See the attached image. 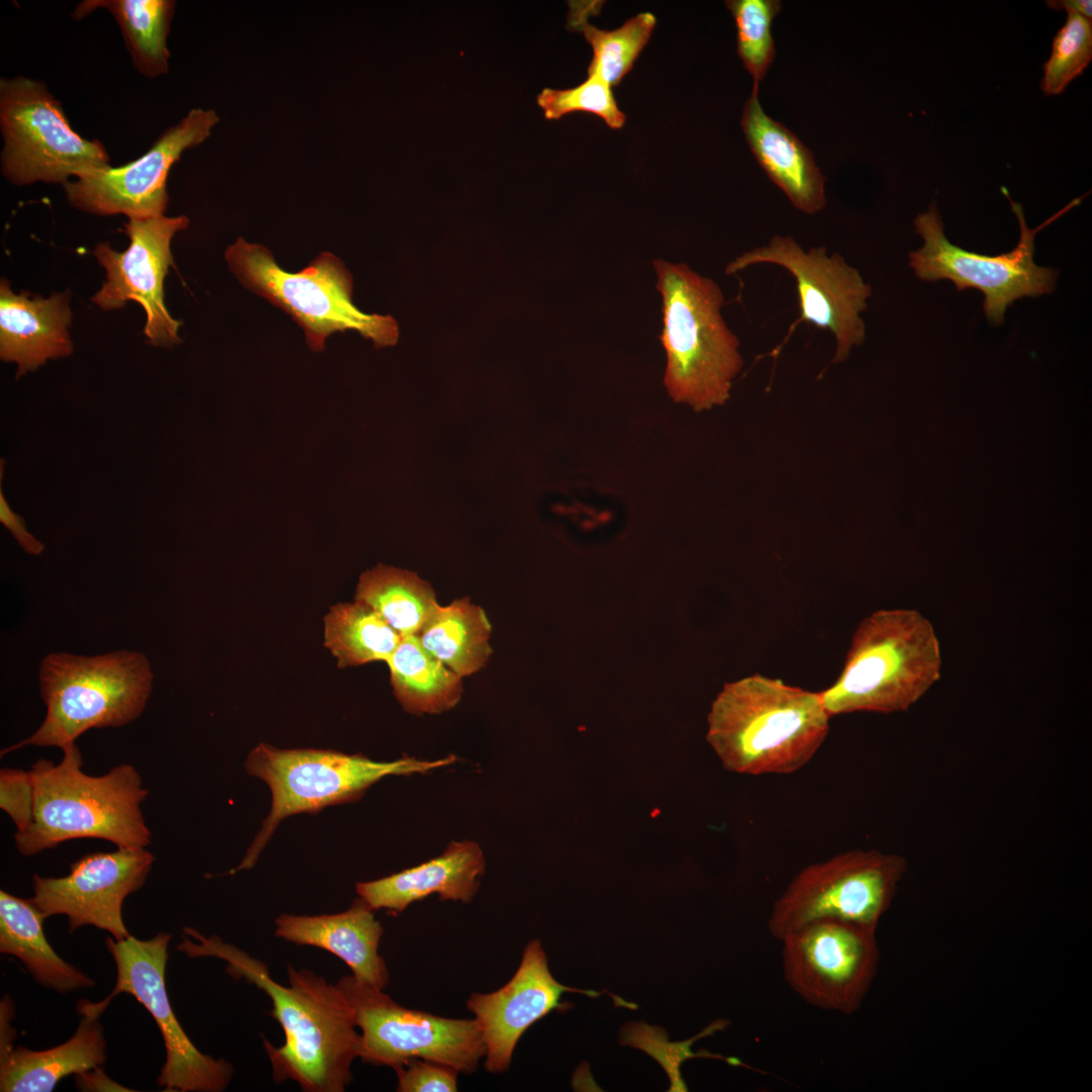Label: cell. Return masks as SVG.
<instances>
[{"label":"cell","instance_id":"1","mask_svg":"<svg viewBox=\"0 0 1092 1092\" xmlns=\"http://www.w3.org/2000/svg\"><path fill=\"white\" fill-rule=\"evenodd\" d=\"M178 950L190 959L216 958L226 972L265 992L271 1016L284 1032V1043L263 1045L275 1082H296L305 1092H343L352 1082L351 1065L359 1058L361 1035L350 1005L336 984L307 969L287 966L289 985L275 982L267 966L217 935L183 928Z\"/></svg>","mask_w":1092,"mask_h":1092},{"label":"cell","instance_id":"2","mask_svg":"<svg viewBox=\"0 0 1092 1092\" xmlns=\"http://www.w3.org/2000/svg\"><path fill=\"white\" fill-rule=\"evenodd\" d=\"M830 718L819 692L754 673L724 685L711 705L706 737L729 771L788 775L814 757Z\"/></svg>","mask_w":1092,"mask_h":1092},{"label":"cell","instance_id":"3","mask_svg":"<svg viewBox=\"0 0 1092 1092\" xmlns=\"http://www.w3.org/2000/svg\"><path fill=\"white\" fill-rule=\"evenodd\" d=\"M62 750L59 763L39 759L31 765L33 816L15 834L18 850L30 856L76 838L147 847L151 831L141 805L149 792L136 769L123 763L103 776H89L82 770L76 742Z\"/></svg>","mask_w":1092,"mask_h":1092},{"label":"cell","instance_id":"4","mask_svg":"<svg viewBox=\"0 0 1092 1092\" xmlns=\"http://www.w3.org/2000/svg\"><path fill=\"white\" fill-rule=\"evenodd\" d=\"M653 266L662 299L667 393L697 413L721 406L743 367L739 339L721 313L723 292L684 263L656 259Z\"/></svg>","mask_w":1092,"mask_h":1092},{"label":"cell","instance_id":"5","mask_svg":"<svg viewBox=\"0 0 1092 1092\" xmlns=\"http://www.w3.org/2000/svg\"><path fill=\"white\" fill-rule=\"evenodd\" d=\"M941 665L926 617L914 609H882L857 625L840 674L819 693L830 717L904 712L940 678Z\"/></svg>","mask_w":1092,"mask_h":1092},{"label":"cell","instance_id":"6","mask_svg":"<svg viewBox=\"0 0 1092 1092\" xmlns=\"http://www.w3.org/2000/svg\"><path fill=\"white\" fill-rule=\"evenodd\" d=\"M153 678L148 658L136 651L47 655L39 668L44 720L32 735L3 749L1 755L30 745L63 749L92 728L134 721L147 705Z\"/></svg>","mask_w":1092,"mask_h":1092},{"label":"cell","instance_id":"7","mask_svg":"<svg viewBox=\"0 0 1092 1092\" xmlns=\"http://www.w3.org/2000/svg\"><path fill=\"white\" fill-rule=\"evenodd\" d=\"M454 760V756L434 761L404 756L384 762L331 749H278L265 743L257 745L249 753L245 766L249 775L263 780L270 788L271 809L243 861L229 874L253 868L286 817L357 801L384 777L427 772Z\"/></svg>","mask_w":1092,"mask_h":1092},{"label":"cell","instance_id":"8","mask_svg":"<svg viewBox=\"0 0 1092 1092\" xmlns=\"http://www.w3.org/2000/svg\"><path fill=\"white\" fill-rule=\"evenodd\" d=\"M225 261L238 280L249 290L289 314L304 332L307 346L323 351L326 339L335 332L354 330L370 338L376 346L396 340L389 317L365 314L352 302V277L339 258L322 253L298 272L283 270L272 253L243 238L229 246Z\"/></svg>","mask_w":1092,"mask_h":1092},{"label":"cell","instance_id":"9","mask_svg":"<svg viewBox=\"0 0 1092 1092\" xmlns=\"http://www.w3.org/2000/svg\"><path fill=\"white\" fill-rule=\"evenodd\" d=\"M1 171L12 184L68 182L109 165L103 144L71 127L61 102L36 80H0Z\"/></svg>","mask_w":1092,"mask_h":1092},{"label":"cell","instance_id":"10","mask_svg":"<svg viewBox=\"0 0 1092 1092\" xmlns=\"http://www.w3.org/2000/svg\"><path fill=\"white\" fill-rule=\"evenodd\" d=\"M1001 189L1020 226L1018 244L1011 252L987 256L953 245L945 237L939 212L932 203L926 212L918 214L914 220L915 230L922 237L924 245L909 254V265L920 280L947 279L956 284L958 290H981L985 295V314L994 325L1004 321L1007 307L1016 299L1036 297L1055 289L1057 272L1037 266L1033 261L1034 237L1038 231L1081 202V198L1074 199L1040 225L1030 230L1025 222L1022 205L1011 199L1006 188Z\"/></svg>","mask_w":1092,"mask_h":1092},{"label":"cell","instance_id":"11","mask_svg":"<svg viewBox=\"0 0 1092 1092\" xmlns=\"http://www.w3.org/2000/svg\"><path fill=\"white\" fill-rule=\"evenodd\" d=\"M907 869L906 859L876 849L848 850L802 869L775 902L767 927L781 940L816 920L877 930Z\"/></svg>","mask_w":1092,"mask_h":1092},{"label":"cell","instance_id":"12","mask_svg":"<svg viewBox=\"0 0 1092 1092\" xmlns=\"http://www.w3.org/2000/svg\"><path fill=\"white\" fill-rule=\"evenodd\" d=\"M336 985L361 1029L359 1058L393 1070L412 1059L449 1066L459 1073L476 1071L485 1056L475 1019L446 1018L398 1005L382 989L343 976Z\"/></svg>","mask_w":1092,"mask_h":1092},{"label":"cell","instance_id":"13","mask_svg":"<svg viewBox=\"0 0 1092 1092\" xmlns=\"http://www.w3.org/2000/svg\"><path fill=\"white\" fill-rule=\"evenodd\" d=\"M758 264L786 269L797 284L799 324L828 331L835 341L832 363L844 362L866 338L860 314L868 306L872 288L859 271L838 253L825 247L805 250L790 236H774L766 245L751 249L731 261L727 274Z\"/></svg>","mask_w":1092,"mask_h":1092},{"label":"cell","instance_id":"14","mask_svg":"<svg viewBox=\"0 0 1092 1092\" xmlns=\"http://www.w3.org/2000/svg\"><path fill=\"white\" fill-rule=\"evenodd\" d=\"M170 933L150 939L107 937L105 944L116 967L111 993L133 996L150 1012L162 1034L166 1060L157 1083L167 1092H221L231 1083L234 1068L224 1059L202 1054L178 1021L166 989L165 974Z\"/></svg>","mask_w":1092,"mask_h":1092},{"label":"cell","instance_id":"15","mask_svg":"<svg viewBox=\"0 0 1092 1092\" xmlns=\"http://www.w3.org/2000/svg\"><path fill=\"white\" fill-rule=\"evenodd\" d=\"M876 931L840 920H816L789 931L780 940L786 982L814 1007L852 1014L877 976Z\"/></svg>","mask_w":1092,"mask_h":1092},{"label":"cell","instance_id":"16","mask_svg":"<svg viewBox=\"0 0 1092 1092\" xmlns=\"http://www.w3.org/2000/svg\"><path fill=\"white\" fill-rule=\"evenodd\" d=\"M218 121L212 109H191L140 158L65 183L68 201L75 208L96 215L124 214L128 218L164 215L169 201L167 178L171 167L186 150L203 143Z\"/></svg>","mask_w":1092,"mask_h":1092},{"label":"cell","instance_id":"17","mask_svg":"<svg viewBox=\"0 0 1092 1092\" xmlns=\"http://www.w3.org/2000/svg\"><path fill=\"white\" fill-rule=\"evenodd\" d=\"M188 225L185 215L128 218L124 223L129 239L125 251H115L109 243H99L93 251L106 279L92 301L103 310L136 301L146 312L144 334L155 347L171 348L181 342V323L169 313L164 301V280L174 265L171 241Z\"/></svg>","mask_w":1092,"mask_h":1092},{"label":"cell","instance_id":"18","mask_svg":"<svg viewBox=\"0 0 1092 1092\" xmlns=\"http://www.w3.org/2000/svg\"><path fill=\"white\" fill-rule=\"evenodd\" d=\"M155 856L146 847L87 854L61 878L33 876L30 898L44 918L65 915L70 933L91 925L115 940L130 936L122 919L125 898L145 884Z\"/></svg>","mask_w":1092,"mask_h":1092},{"label":"cell","instance_id":"19","mask_svg":"<svg viewBox=\"0 0 1092 1092\" xmlns=\"http://www.w3.org/2000/svg\"><path fill=\"white\" fill-rule=\"evenodd\" d=\"M599 997L602 992L581 990L554 979L540 941L532 940L512 979L490 993H473L467 1008L474 1014L485 1046L484 1067L489 1073H504L523 1033L553 1010L566 1009L563 993Z\"/></svg>","mask_w":1092,"mask_h":1092},{"label":"cell","instance_id":"20","mask_svg":"<svg viewBox=\"0 0 1092 1092\" xmlns=\"http://www.w3.org/2000/svg\"><path fill=\"white\" fill-rule=\"evenodd\" d=\"M70 291L49 297L16 294L6 279L0 282V358L17 365L16 378L36 370L50 359L73 352Z\"/></svg>","mask_w":1092,"mask_h":1092},{"label":"cell","instance_id":"21","mask_svg":"<svg viewBox=\"0 0 1092 1092\" xmlns=\"http://www.w3.org/2000/svg\"><path fill=\"white\" fill-rule=\"evenodd\" d=\"M81 1000L78 1027L67 1041L32 1051L13 1043L0 1046L1 1092H50L69 1075H77L106 1062V1040L100 1017L110 1003Z\"/></svg>","mask_w":1092,"mask_h":1092},{"label":"cell","instance_id":"22","mask_svg":"<svg viewBox=\"0 0 1092 1092\" xmlns=\"http://www.w3.org/2000/svg\"><path fill=\"white\" fill-rule=\"evenodd\" d=\"M275 926V935L281 939L335 954L357 980L382 990L387 986L389 973L378 952L383 927L360 897L348 910L336 914H281Z\"/></svg>","mask_w":1092,"mask_h":1092},{"label":"cell","instance_id":"23","mask_svg":"<svg viewBox=\"0 0 1092 1092\" xmlns=\"http://www.w3.org/2000/svg\"><path fill=\"white\" fill-rule=\"evenodd\" d=\"M485 860L472 841L452 842L438 857L393 875L356 885V891L373 910L395 915L419 900L438 894L442 901L469 903L475 896Z\"/></svg>","mask_w":1092,"mask_h":1092},{"label":"cell","instance_id":"24","mask_svg":"<svg viewBox=\"0 0 1092 1092\" xmlns=\"http://www.w3.org/2000/svg\"><path fill=\"white\" fill-rule=\"evenodd\" d=\"M741 126L748 146L769 179L793 205L814 214L826 205L825 177L810 150L761 108L757 92L744 104Z\"/></svg>","mask_w":1092,"mask_h":1092},{"label":"cell","instance_id":"25","mask_svg":"<svg viewBox=\"0 0 1092 1092\" xmlns=\"http://www.w3.org/2000/svg\"><path fill=\"white\" fill-rule=\"evenodd\" d=\"M46 918L31 899L0 891V952L15 957L34 981L66 994L95 981L55 951L43 932Z\"/></svg>","mask_w":1092,"mask_h":1092},{"label":"cell","instance_id":"26","mask_svg":"<svg viewBox=\"0 0 1092 1092\" xmlns=\"http://www.w3.org/2000/svg\"><path fill=\"white\" fill-rule=\"evenodd\" d=\"M491 627L469 599L439 606L416 635L421 645L461 677L481 669L491 654Z\"/></svg>","mask_w":1092,"mask_h":1092},{"label":"cell","instance_id":"27","mask_svg":"<svg viewBox=\"0 0 1092 1092\" xmlns=\"http://www.w3.org/2000/svg\"><path fill=\"white\" fill-rule=\"evenodd\" d=\"M386 663L394 696L412 714H439L461 699L462 677L429 653L416 635L402 637Z\"/></svg>","mask_w":1092,"mask_h":1092},{"label":"cell","instance_id":"28","mask_svg":"<svg viewBox=\"0 0 1092 1092\" xmlns=\"http://www.w3.org/2000/svg\"><path fill=\"white\" fill-rule=\"evenodd\" d=\"M97 8H106L120 27L125 48L134 67L148 78L164 75L169 69L167 38L175 13L171 0H87L73 11L82 19Z\"/></svg>","mask_w":1092,"mask_h":1092},{"label":"cell","instance_id":"29","mask_svg":"<svg viewBox=\"0 0 1092 1092\" xmlns=\"http://www.w3.org/2000/svg\"><path fill=\"white\" fill-rule=\"evenodd\" d=\"M355 601L373 609L401 637L417 635L440 606L428 581L383 564L360 575Z\"/></svg>","mask_w":1092,"mask_h":1092},{"label":"cell","instance_id":"30","mask_svg":"<svg viewBox=\"0 0 1092 1092\" xmlns=\"http://www.w3.org/2000/svg\"><path fill=\"white\" fill-rule=\"evenodd\" d=\"M324 635L326 647L342 667L386 662L402 639L373 609L357 601L330 609Z\"/></svg>","mask_w":1092,"mask_h":1092},{"label":"cell","instance_id":"31","mask_svg":"<svg viewBox=\"0 0 1092 1092\" xmlns=\"http://www.w3.org/2000/svg\"><path fill=\"white\" fill-rule=\"evenodd\" d=\"M571 12L569 22L582 32L593 50L587 75H596L611 87L618 86L631 71L656 25L650 12L639 13L613 30L601 29Z\"/></svg>","mask_w":1092,"mask_h":1092},{"label":"cell","instance_id":"32","mask_svg":"<svg viewBox=\"0 0 1092 1092\" xmlns=\"http://www.w3.org/2000/svg\"><path fill=\"white\" fill-rule=\"evenodd\" d=\"M726 7L737 30V53L753 78V92L765 77L776 57L771 35L774 18L782 9L779 0H729Z\"/></svg>","mask_w":1092,"mask_h":1092},{"label":"cell","instance_id":"33","mask_svg":"<svg viewBox=\"0 0 1092 1092\" xmlns=\"http://www.w3.org/2000/svg\"><path fill=\"white\" fill-rule=\"evenodd\" d=\"M1053 39L1050 59L1043 65L1041 89L1059 95L1088 67L1092 60V21L1074 11Z\"/></svg>","mask_w":1092,"mask_h":1092},{"label":"cell","instance_id":"34","mask_svg":"<svg viewBox=\"0 0 1092 1092\" xmlns=\"http://www.w3.org/2000/svg\"><path fill=\"white\" fill-rule=\"evenodd\" d=\"M726 1025L727 1021L718 1020L690 1039L672 1042L668 1040L665 1030L660 1027L648 1025L644 1022H632L622 1027L620 1032V1043L640 1049L655 1059L669 1078L670 1087L668 1091L684 1092L688 1090L680 1075V1066L684 1061L692 1058L708 1057L726 1060L730 1062V1064L737 1063V1060L735 1059H725L708 1052L693 1053L691 1051L692 1043L698 1038L723 1029Z\"/></svg>","mask_w":1092,"mask_h":1092},{"label":"cell","instance_id":"35","mask_svg":"<svg viewBox=\"0 0 1092 1092\" xmlns=\"http://www.w3.org/2000/svg\"><path fill=\"white\" fill-rule=\"evenodd\" d=\"M537 103L546 119L555 120L571 112H588L601 117L613 128H622L626 114L619 108L612 87L596 75L568 89L544 88Z\"/></svg>","mask_w":1092,"mask_h":1092},{"label":"cell","instance_id":"36","mask_svg":"<svg viewBox=\"0 0 1092 1092\" xmlns=\"http://www.w3.org/2000/svg\"><path fill=\"white\" fill-rule=\"evenodd\" d=\"M398 1092H455L459 1072L449 1066L412 1059L394 1070Z\"/></svg>","mask_w":1092,"mask_h":1092},{"label":"cell","instance_id":"37","mask_svg":"<svg viewBox=\"0 0 1092 1092\" xmlns=\"http://www.w3.org/2000/svg\"><path fill=\"white\" fill-rule=\"evenodd\" d=\"M0 807L23 832L33 816V785L30 771L2 768L0 771Z\"/></svg>","mask_w":1092,"mask_h":1092},{"label":"cell","instance_id":"38","mask_svg":"<svg viewBox=\"0 0 1092 1092\" xmlns=\"http://www.w3.org/2000/svg\"><path fill=\"white\" fill-rule=\"evenodd\" d=\"M0 522L27 554L37 556L44 551V544L26 529L23 518L11 510L2 486L0 487Z\"/></svg>","mask_w":1092,"mask_h":1092},{"label":"cell","instance_id":"39","mask_svg":"<svg viewBox=\"0 0 1092 1092\" xmlns=\"http://www.w3.org/2000/svg\"><path fill=\"white\" fill-rule=\"evenodd\" d=\"M75 1083L80 1091L87 1092L132 1091L109 1078L101 1066L75 1075Z\"/></svg>","mask_w":1092,"mask_h":1092},{"label":"cell","instance_id":"40","mask_svg":"<svg viewBox=\"0 0 1092 1092\" xmlns=\"http://www.w3.org/2000/svg\"><path fill=\"white\" fill-rule=\"evenodd\" d=\"M1046 6L1055 10L1074 11L1088 19L1092 17V2L1090 0H1053L1046 1Z\"/></svg>","mask_w":1092,"mask_h":1092}]
</instances>
